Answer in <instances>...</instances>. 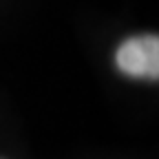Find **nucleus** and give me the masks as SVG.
<instances>
[{"mask_svg": "<svg viewBox=\"0 0 159 159\" xmlns=\"http://www.w3.org/2000/svg\"><path fill=\"white\" fill-rule=\"evenodd\" d=\"M117 69L130 77L157 80L159 77V40L157 35L128 38L115 55Z\"/></svg>", "mask_w": 159, "mask_h": 159, "instance_id": "obj_1", "label": "nucleus"}]
</instances>
